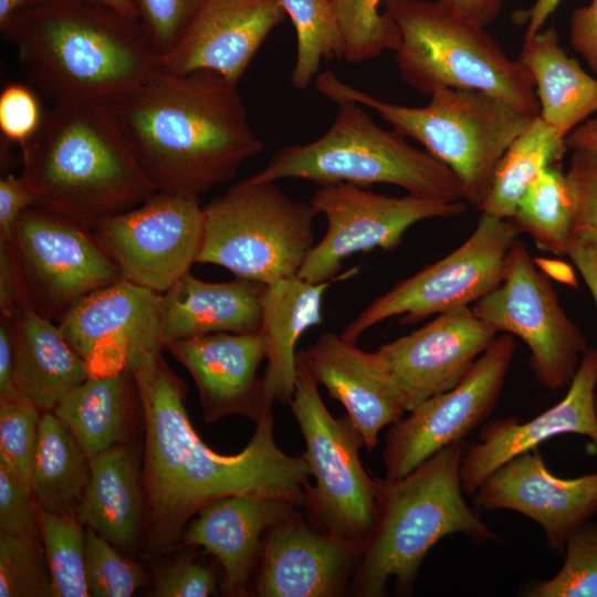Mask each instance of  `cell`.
Segmentation results:
<instances>
[{"mask_svg":"<svg viewBox=\"0 0 597 597\" xmlns=\"http://www.w3.org/2000/svg\"><path fill=\"white\" fill-rule=\"evenodd\" d=\"M133 376L145 425L143 555L172 548L187 522L223 496L266 495L304 504L311 471L303 457L276 446L272 409L262 413L241 452L221 454L195 431L184 402L185 386L161 354Z\"/></svg>","mask_w":597,"mask_h":597,"instance_id":"6da1fadb","label":"cell"},{"mask_svg":"<svg viewBox=\"0 0 597 597\" xmlns=\"http://www.w3.org/2000/svg\"><path fill=\"white\" fill-rule=\"evenodd\" d=\"M104 105L157 191L200 197L264 149L237 84L217 73L159 67Z\"/></svg>","mask_w":597,"mask_h":597,"instance_id":"7a4b0ae2","label":"cell"},{"mask_svg":"<svg viewBox=\"0 0 597 597\" xmlns=\"http://www.w3.org/2000/svg\"><path fill=\"white\" fill-rule=\"evenodd\" d=\"M1 33L27 78L54 104H107L160 67L139 22L92 0H48Z\"/></svg>","mask_w":597,"mask_h":597,"instance_id":"3957f363","label":"cell"},{"mask_svg":"<svg viewBox=\"0 0 597 597\" xmlns=\"http://www.w3.org/2000/svg\"><path fill=\"white\" fill-rule=\"evenodd\" d=\"M21 163L32 207L90 230L157 191L103 104H54Z\"/></svg>","mask_w":597,"mask_h":597,"instance_id":"277c9868","label":"cell"},{"mask_svg":"<svg viewBox=\"0 0 597 597\" xmlns=\"http://www.w3.org/2000/svg\"><path fill=\"white\" fill-rule=\"evenodd\" d=\"M463 453V441L454 442L402 478H376L375 528L354 575L358 596H383L390 580L398 593L409 594L427 553L447 535L498 541L464 500Z\"/></svg>","mask_w":597,"mask_h":597,"instance_id":"5b68a950","label":"cell"},{"mask_svg":"<svg viewBox=\"0 0 597 597\" xmlns=\"http://www.w3.org/2000/svg\"><path fill=\"white\" fill-rule=\"evenodd\" d=\"M315 86L326 97L339 95L371 108L394 130L421 144L454 174L463 200L476 209L504 153L537 116L479 90L440 88L425 106L411 107L357 90L329 70L316 77Z\"/></svg>","mask_w":597,"mask_h":597,"instance_id":"8992f818","label":"cell"},{"mask_svg":"<svg viewBox=\"0 0 597 597\" xmlns=\"http://www.w3.org/2000/svg\"><path fill=\"white\" fill-rule=\"evenodd\" d=\"M338 111L317 139L276 150L255 181L304 179L320 186L349 184L395 185L408 193L439 200H463L454 174L405 136L379 127L360 104L339 95L328 97Z\"/></svg>","mask_w":597,"mask_h":597,"instance_id":"52a82bcc","label":"cell"},{"mask_svg":"<svg viewBox=\"0 0 597 597\" xmlns=\"http://www.w3.org/2000/svg\"><path fill=\"white\" fill-rule=\"evenodd\" d=\"M384 11L400 30L395 63L408 86L429 96L440 88L479 90L538 115L530 73L485 27L442 0H385Z\"/></svg>","mask_w":597,"mask_h":597,"instance_id":"ba28073f","label":"cell"},{"mask_svg":"<svg viewBox=\"0 0 597 597\" xmlns=\"http://www.w3.org/2000/svg\"><path fill=\"white\" fill-rule=\"evenodd\" d=\"M317 214L311 201L292 199L275 181L247 178L203 207L197 263L265 285L295 276L314 247Z\"/></svg>","mask_w":597,"mask_h":597,"instance_id":"9c48e42d","label":"cell"},{"mask_svg":"<svg viewBox=\"0 0 597 597\" xmlns=\"http://www.w3.org/2000/svg\"><path fill=\"white\" fill-rule=\"evenodd\" d=\"M305 442L302 455L315 485L305 488L304 504L318 530L366 545L377 514L376 478L364 469L362 436L348 416L334 418L317 383L297 357V374L289 402Z\"/></svg>","mask_w":597,"mask_h":597,"instance_id":"30bf717a","label":"cell"},{"mask_svg":"<svg viewBox=\"0 0 597 597\" xmlns=\"http://www.w3.org/2000/svg\"><path fill=\"white\" fill-rule=\"evenodd\" d=\"M9 252L23 310L57 322L92 292L122 279L92 230L30 207L0 240Z\"/></svg>","mask_w":597,"mask_h":597,"instance_id":"8fae6325","label":"cell"},{"mask_svg":"<svg viewBox=\"0 0 597 597\" xmlns=\"http://www.w3.org/2000/svg\"><path fill=\"white\" fill-rule=\"evenodd\" d=\"M519 234L509 219L482 214L460 247L375 298L346 325L342 337L355 343L365 331L390 317L415 324L474 304L501 284Z\"/></svg>","mask_w":597,"mask_h":597,"instance_id":"7c38bea8","label":"cell"},{"mask_svg":"<svg viewBox=\"0 0 597 597\" xmlns=\"http://www.w3.org/2000/svg\"><path fill=\"white\" fill-rule=\"evenodd\" d=\"M472 311L498 333L526 344L530 367L544 387L556 390L570 384L587 350L586 338L519 239L509 252L501 284L476 301Z\"/></svg>","mask_w":597,"mask_h":597,"instance_id":"4fadbf2b","label":"cell"},{"mask_svg":"<svg viewBox=\"0 0 597 597\" xmlns=\"http://www.w3.org/2000/svg\"><path fill=\"white\" fill-rule=\"evenodd\" d=\"M203 221L199 197L155 191L92 233L122 279L163 294L197 263Z\"/></svg>","mask_w":597,"mask_h":597,"instance_id":"5bb4252c","label":"cell"},{"mask_svg":"<svg viewBox=\"0 0 597 597\" xmlns=\"http://www.w3.org/2000/svg\"><path fill=\"white\" fill-rule=\"evenodd\" d=\"M310 201L327 221L297 274L312 283L333 280L342 262L357 252L397 248L419 221L460 216L468 208L464 200L390 197L349 184L320 186Z\"/></svg>","mask_w":597,"mask_h":597,"instance_id":"9a60e30c","label":"cell"},{"mask_svg":"<svg viewBox=\"0 0 597 597\" xmlns=\"http://www.w3.org/2000/svg\"><path fill=\"white\" fill-rule=\"evenodd\" d=\"M515 348L512 335H498L455 387L391 425L383 452L387 479L402 478L442 448L463 441L493 412Z\"/></svg>","mask_w":597,"mask_h":597,"instance_id":"2e32d148","label":"cell"},{"mask_svg":"<svg viewBox=\"0 0 597 597\" xmlns=\"http://www.w3.org/2000/svg\"><path fill=\"white\" fill-rule=\"evenodd\" d=\"M161 294L124 279L73 305L57 325L92 375L132 374L160 354Z\"/></svg>","mask_w":597,"mask_h":597,"instance_id":"e0dca14e","label":"cell"},{"mask_svg":"<svg viewBox=\"0 0 597 597\" xmlns=\"http://www.w3.org/2000/svg\"><path fill=\"white\" fill-rule=\"evenodd\" d=\"M498 334L467 306L438 314L375 353L409 412L426 399L455 387Z\"/></svg>","mask_w":597,"mask_h":597,"instance_id":"ac0fdd59","label":"cell"},{"mask_svg":"<svg viewBox=\"0 0 597 597\" xmlns=\"http://www.w3.org/2000/svg\"><path fill=\"white\" fill-rule=\"evenodd\" d=\"M488 510L519 512L536 522L556 552L597 512V472L574 479L552 474L535 449L492 472L473 494Z\"/></svg>","mask_w":597,"mask_h":597,"instance_id":"d6986e66","label":"cell"},{"mask_svg":"<svg viewBox=\"0 0 597 597\" xmlns=\"http://www.w3.org/2000/svg\"><path fill=\"white\" fill-rule=\"evenodd\" d=\"M286 18L280 0H207L160 59L176 74L206 71L238 84L269 34Z\"/></svg>","mask_w":597,"mask_h":597,"instance_id":"ffe728a7","label":"cell"},{"mask_svg":"<svg viewBox=\"0 0 597 597\" xmlns=\"http://www.w3.org/2000/svg\"><path fill=\"white\" fill-rule=\"evenodd\" d=\"M365 544L311 527L292 512L268 530L256 583L261 597L341 595Z\"/></svg>","mask_w":597,"mask_h":597,"instance_id":"44dd1931","label":"cell"},{"mask_svg":"<svg viewBox=\"0 0 597 597\" xmlns=\"http://www.w3.org/2000/svg\"><path fill=\"white\" fill-rule=\"evenodd\" d=\"M596 385L597 348L593 347L583 355L568 391L558 404L527 422L520 423L514 417H509L484 427L479 442L469 446L461 459L460 476L464 493L473 495L502 464L552 437L577 433L588 437L597 447Z\"/></svg>","mask_w":597,"mask_h":597,"instance_id":"7402d4cb","label":"cell"},{"mask_svg":"<svg viewBox=\"0 0 597 597\" xmlns=\"http://www.w3.org/2000/svg\"><path fill=\"white\" fill-rule=\"evenodd\" d=\"M297 357L317 385L343 404L368 452L378 444L381 429L407 412L398 387L375 352H365L342 335L325 332Z\"/></svg>","mask_w":597,"mask_h":597,"instance_id":"603a6c76","label":"cell"},{"mask_svg":"<svg viewBox=\"0 0 597 597\" xmlns=\"http://www.w3.org/2000/svg\"><path fill=\"white\" fill-rule=\"evenodd\" d=\"M165 348L188 370L197 386L203 417L214 422L231 415L255 422L272 409L258 368L265 359L262 335L214 333L176 341Z\"/></svg>","mask_w":597,"mask_h":597,"instance_id":"cb8c5ba5","label":"cell"},{"mask_svg":"<svg viewBox=\"0 0 597 597\" xmlns=\"http://www.w3.org/2000/svg\"><path fill=\"white\" fill-rule=\"evenodd\" d=\"M294 506L275 496H223L197 512L185 528L184 543L201 546L214 555L223 568L222 591L229 596H243L262 533L294 512Z\"/></svg>","mask_w":597,"mask_h":597,"instance_id":"d4e9b609","label":"cell"},{"mask_svg":"<svg viewBox=\"0 0 597 597\" xmlns=\"http://www.w3.org/2000/svg\"><path fill=\"white\" fill-rule=\"evenodd\" d=\"M264 287L265 284L240 277L206 282L187 272L161 294L163 348L176 341L214 333L259 332Z\"/></svg>","mask_w":597,"mask_h":597,"instance_id":"484cf974","label":"cell"},{"mask_svg":"<svg viewBox=\"0 0 597 597\" xmlns=\"http://www.w3.org/2000/svg\"><path fill=\"white\" fill-rule=\"evenodd\" d=\"M332 281L312 283L298 275L265 285L261 296L262 335L266 360L264 398L290 402L297 374L296 344L311 327L323 322V295Z\"/></svg>","mask_w":597,"mask_h":597,"instance_id":"4316f807","label":"cell"},{"mask_svg":"<svg viewBox=\"0 0 597 597\" xmlns=\"http://www.w3.org/2000/svg\"><path fill=\"white\" fill-rule=\"evenodd\" d=\"M76 517L124 554L140 549L144 530L142 467L132 446L117 444L91 459L90 479Z\"/></svg>","mask_w":597,"mask_h":597,"instance_id":"83f0119b","label":"cell"},{"mask_svg":"<svg viewBox=\"0 0 597 597\" xmlns=\"http://www.w3.org/2000/svg\"><path fill=\"white\" fill-rule=\"evenodd\" d=\"M11 324L15 391L42 412L53 411L63 395L90 377L87 365L53 321L22 310Z\"/></svg>","mask_w":597,"mask_h":597,"instance_id":"f1b7e54d","label":"cell"},{"mask_svg":"<svg viewBox=\"0 0 597 597\" xmlns=\"http://www.w3.org/2000/svg\"><path fill=\"white\" fill-rule=\"evenodd\" d=\"M519 60L533 80L538 116L558 136L597 114V80L562 48L554 28L525 36Z\"/></svg>","mask_w":597,"mask_h":597,"instance_id":"f546056e","label":"cell"},{"mask_svg":"<svg viewBox=\"0 0 597 597\" xmlns=\"http://www.w3.org/2000/svg\"><path fill=\"white\" fill-rule=\"evenodd\" d=\"M137 397L130 371L92 375L63 395L52 412L92 459L114 446L128 443Z\"/></svg>","mask_w":597,"mask_h":597,"instance_id":"4dcf8cb0","label":"cell"},{"mask_svg":"<svg viewBox=\"0 0 597 597\" xmlns=\"http://www.w3.org/2000/svg\"><path fill=\"white\" fill-rule=\"evenodd\" d=\"M91 459L52 412H42L30 484L38 506L76 516L87 485Z\"/></svg>","mask_w":597,"mask_h":597,"instance_id":"1f68e13d","label":"cell"},{"mask_svg":"<svg viewBox=\"0 0 597 597\" xmlns=\"http://www.w3.org/2000/svg\"><path fill=\"white\" fill-rule=\"evenodd\" d=\"M567 149L566 138L558 136L538 115L534 117L504 153L478 210L510 219L530 186L547 167L561 164Z\"/></svg>","mask_w":597,"mask_h":597,"instance_id":"d6a6232c","label":"cell"},{"mask_svg":"<svg viewBox=\"0 0 597 597\" xmlns=\"http://www.w3.org/2000/svg\"><path fill=\"white\" fill-rule=\"evenodd\" d=\"M575 217V192L561 164L547 167L520 199L509 219L537 249L567 255Z\"/></svg>","mask_w":597,"mask_h":597,"instance_id":"836d02e7","label":"cell"},{"mask_svg":"<svg viewBox=\"0 0 597 597\" xmlns=\"http://www.w3.org/2000/svg\"><path fill=\"white\" fill-rule=\"evenodd\" d=\"M296 33V59L291 84L305 90L323 59L344 60V39L331 0H280Z\"/></svg>","mask_w":597,"mask_h":597,"instance_id":"e575fe53","label":"cell"},{"mask_svg":"<svg viewBox=\"0 0 597 597\" xmlns=\"http://www.w3.org/2000/svg\"><path fill=\"white\" fill-rule=\"evenodd\" d=\"M41 543L51 575V597H90L86 584V527L71 514L38 506Z\"/></svg>","mask_w":597,"mask_h":597,"instance_id":"d590c367","label":"cell"},{"mask_svg":"<svg viewBox=\"0 0 597 597\" xmlns=\"http://www.w3.org/2000/svg\"><path fill=\"white\" fill-rule=\"evenodd\" d=\"M344 39V60L358 63L396 51L400 30L384 11L385 0H331Z\"/></svg>","mask_w":597,"mask_h":597,"instance_id":"8d00e7d4","label":"cell"},{"mask_svg":"<svg viewBox=\"0 0 597 597\" xmlns=\"http://www.w3.org/2000/svg\"><path fill=\"white\" fill-rule=\"evenodd\" d=\"M567 174L575 192V217L567 256L580 274L597 273V149H575Z\"/></svg>","mask_w":597,"mask_h":597,"instance_id":"74e56055","label":"cell"},{"mask_svg":"<svg viewBox=\"0 0 597 597\" xmlns=\"http://www.w3.org/2000/svg\"><path fill=\"white\" fill-rule=\"evenodd\" d=\"M561 570L547 580L526 584L527 597H597V524L586 521L568 537Z\"/></svg>","mask_w":597,"mask_h":597,"instance_id":"f35d334b","label":"cell"},{"mask_svg":"<svg viewBox=\"0 0 597 597\" xmlns=\"http://www.w3.org/2000/svg\"><path fill=\"white\" fill-rule=\"evenodd\" d=\"M85 573L90 597H130L148 580L137 563L90 527Z\"/></svg>","mask_w":597,"mask_h":597,"instance_id":"ab89813d","label":"cell"},{"mask_svg":"<svg viewBox=\"0 0 597 597\" xmlns=\"http://www.w3.org/2000/svg\"><path fill=\"white\" fill-rule=\"evenodd\" d=\"M0 597H51L42 543L0 533Z\"/></svg>","mask_w":597,"mask_h":597,"instance_id":"60d3db41","label":"cell"},{"mask_svg":"<svg viewBox=\"0 0 597 597\" xmlns=\"http://www.w3.org/2000/svg\"><path fill=\"white\" fill-rule=\"evenodd\" d=\"M42 411L23 398L0 400V454L30 481Z\"/></svg>","mask_w":597,"mask_h":597,"instance_id":"b9f144b4","label":"cell"},{"mask_svg":"<svg viewBox=\"0 0 597 597\" xmlns=\"http://www.w3.org/2000/svg\"><path fill=\"white\" fill-rule=\"evenodd\" d=\"M0 533L41 543L38 504L30 481L1 454Z\"/></svg>","mask_w":597,"mask_h":597,"instance_id":"7bdbcfd3","label":"cell"},{"mask_svg":"<svg viewBox=\"0 0 597 597\" xmlns=\"http://www.w3.org/2000/svg\"><path fill=\"white\" fill-rule=\"evenodd\" d=\"M207 0H133L138 22L160 56L177 44Z\"/></svg>","mask_w":597,"mask_h":597,"instance_id":"ee69618b","label":"cell"},{"mask_svg":"<svg viewBox=\"0 0 597 597\" xmlns=\"http://www.w3.org/2000/svg\"><path fill=\"white\" fill-rule=\"evenodd\" d=\"M44 113L35 94L25 85L11 83L0 93L1 140L23 149L34 137Z\"/></svg>","mask_w":597,"mask_h":597,"instance_id":"f6af8a7d","label":"cell"},{"mask_svg":"<svg viewBox=\"0 0 597 597\" xmlns=\"http://www.w3.org/2000/svg\"><path fill=\"white\" fill-rule=\"evenodd\" d=\"M217 591L212 570L189 557L178 558L155 575L156 597H207Z\"/></svg>","mask_w":597,"mask_h":597,"instance_id":"bcb514c9","label":"cell"},{"mask_svg":"<svg viewBox=\"0 0 597 597\" xmlns=\"http://www.w3.org/2000/svg\"><path fill=\"white\" fill-rule=\"evenodd\" d=\"M569 42L597 74V0L573 11L569 21Z\"/></svg>","mask_w":597,"mask_h":597,"instance_id":"7dc6e473","label":"cell"},{"mask_svg":"<svg viewBox=\"0 0 597 597\" xmlns=\"http://www.w3.org/2000/svg\"><path fill=\"white\" fill-rule=\"evenodd\" d=\"M32 207V197L21 176L4 174L0 179V240L12 232L19 216Z\"/></svg>","mask_w":597,"mask_h":597,"instance_id":"c3c4849f","label":"cell"},{"mask_svg":"<svg viewBox=\"0 0 597 597\" xmlns=\"http://www.w3.org/2000/svg\"><path fill=\"white\" fill-rule=\"evenodd\" d=\"M22 304L18 280L7 248L0 244V311L1 317L12 320Z\"/></svg>","mask_w":597,"mask_h":597,"instance_id":"681fc988","label":"cell"},{"mask_svg":"<svg viewBox=\"0 0 597 597\" xmlns=\"http://www.w3.org/2000/svg\"><path fill=\"white\" fill-rule=\"evenodd\" d=\"M14 349L11 320L0 318V400L20 398L13 384Z\"/></svg>","mask_w":597,"mask_h":597,"instance_id":"f907efd6","label":"cell"},{"mask_svg":"<svg viewBox=\"0 0 597 597\" xmlns=\"http://www.w3.org/2000/svg\"><path fill=\"white\" fill-rule=\"evenodd\" d=\"M459 12L479 23L488 27L499 15L503 0H442Z\"/></svg>","mask_w":597,"mask_h":597,"instance_id":"816d5d0a","label":"cell"},{"mask_svg":"<svg viewBox=\"0 0 597 597\" xmlns=\"http://www.w3.org/2000/svg\"><path fill=\"white\" fill-rule=\"evenodd\" d=\"M562 0H535L533 6L517 13L521 22L526 23L525 36H530L542 30L545 21L556 10Z\"/></svg>","mask_w":597,"mask_h":597,"instance_id":"f5cc1de1","label":"cell"},{"mask_svg":"<svg viewBox=\"0 0 597 597\" xmlns=\"http://www.w3.org/2000/svg\"><path fill=\"white\" fill-rule=\"evenodd\" d=\"M566 145L575 149H597V114L577 126L567 137Z\"/></svg>","mask_w":597,"mask_h":597,"instance_id":"db71d44e","label":"cell"},{"mask_svg":"<svg viewBox=\"0 0 597 597\" xmlns=\"http://www.w3.org/2000/svg\"><path fill=\"white\" fill-rule=\"evenodd\" d=\"M45 1L48 0H0V31L18 14Z\"/></svg>","mask_w":597,"mask_h":597,"instance_id":"11a10c76","label":"cell"},{"mask_svg":"<svg viewBox=\"0 0 597 597\" xmlns=\"http://www.w3.org/2000/svg\"><path fill=\"white\" fill-rule=\"evenodd\" d=\"M535 263L547 276L570 285L576 284L575 275L567 264L547 259H535Z\"/></svg>","mask_w":597,"mask_h":597,"instance_id":"9f6ffc18","label":"cell"},{"mask_svg":"<svg viewBox=\"0 0 597 597\" xmlns=\"http://www.w3.org/2000/svg\"><path fill=\"white\" fill-rule=\"evenodd\" d=\"M108 7L118 14L138 22V13L133 0H92Z\"/></svg>","mask_w":597,"mask_h":597,"instance_id":"6f0895ef","label":"cell"},{"mask_svg":"<svg viewBox=\"0 0 597 597\" xmlns=\"http://www.w3.org/2000/svg\"><path fill=\"white\" fill-rule=\"evenodd\" d=\"M585 283L587 284L597 306V276L588 279L587 281H585ZM594 405H595V413L597 418V388L595 390Z\"/></svg>","mask_w":597,"mask_h":597,"instance_id":"680465c9","label":"cell"}]
</instances>
